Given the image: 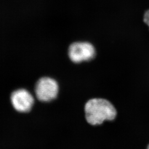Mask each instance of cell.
<instances>
[{
  "mask_svg": "<svg viewBox=\"0 0 149 149\" xmlns=\"http://www.w3.org/2000/svg\"><path fill=\"white\" fill-rule=\"evenodd\" d=\"M59 90V85L56 80L51 77H44L38 81L35 93L40 101L48 102L56 98Z\"/></svg>",
  "mask_w": 149,
  "mask_h": 149,
  "instance_id": "obj_2",
  "label": "cell"
},
{
  "mask_svg": "<svg viewBox=\"0 0 149 149\" xmlns=\"http://www.w3.org/2000/svg\"><path fill=\"white\" fill-rule=\"evenodd\" d=\"M12 106L17 111L22 113L31 111L34 100L32 94L25 89H19L14 91L11 97Z\"/></svg>",
  "mask_w": 149,
  "mask_h": 149,
  "instance_id": "obj_4",
  "label": "cell"
},
{
  "mask_svg": "<svg viewBox=\"0 0 149 149\" xmlns=\"http://www.w3.org/2000/svg\"><path fill=\"white\" fill-rule=\"evenodd\" d=\"M86 119L91 125L101 124L106 120H113L117 116L116 108L106 99L93 98L85 106Z\"/></svg>",
  "mask_w": 149,
  "mask_h": 149,
  "instance_id": "obj_1",
  "label": "cell"
},
{
  "mask_svg": "<svg viewBox=\"0 0 149 149\" xmlns=\"http://www.w3.org/2000/svg\"><path fill=\"white\" fill-rule=\"evenodd\" d=\"M144 21L149 28V10L146 11L144 13Z\"/></svg>",
  "mask_w": 149,
  "mask_h": 149,
  "instance_id": "obj_5",
  "label": "cell"
},
{
  "mask_svg": "<svg viewBox=\"0 0 149 149\" xmlns=\"http://www.w3.org/2000/svg\"><path fill=\"white\" fill-rule=\"evenodd\" d=\"M70 59L74 63L91 60L95 56L93 45L88 42H75L70 45L68 51Z\"/></svg>",
  "mask_w": 149,
  "mask_h": 149,
  "instance_id": "obj_3",
  "label": "cell"
},
{
  "mask_svg": "<svg viewBox=\"0 0 149 149\" xmlns=\"http://www.w3.org/2000/svg\"><path fill=\"white\" fill-rule=\"evenodd\" d=\"M149 149V145H148V149Z\"/></svg>",
  "mask_w": 149,
  "mask_h": 149,
  "instance_id": "obj_6",
  "label": "cell"
}]
</instances>
